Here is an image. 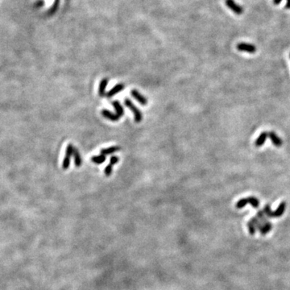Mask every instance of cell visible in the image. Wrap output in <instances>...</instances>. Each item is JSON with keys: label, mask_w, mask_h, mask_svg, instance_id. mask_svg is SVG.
<instances>
[{"label": "cell", "mask_w": 290, "mask_h": 290, "mask_svg": "<svg viewBox=\"0 0 290 290\" xmlns=\"http://www.w3.org/2000/svg\"><path fill=\"white\" fill-rule=\"evenodd\" d=\"M236 48L240 52H244V53H255L256 52V47L252 44L244 43L241 42L237 44Z\"/></svg>", "instance_id": "cell-4"}, {"label": "cell", "mask_w": 290, "mask_h": 290, "mask_svg": "<svg viewBox=\"0 0 290 290\" xmlns=\"http://www.w3.org/2000/svg\"><path fill=\"white\" fill-rule=\"evenodd\" d=\"M285 8H286V9H290V0H287Z\"/></svg>", "instance_id": "cell-23"}, {"label": "cell", "mask_w": 290, "mask_h": 290, "mask_svg": "<svg viewBox=\"0 0 290 290\" xmlns=\"http://www.w3.org/2000/svg\"><path fill=\"white\" fill-rule=\"evenodd\" d=\"M285 208H286V203L283 201L280 204V205L278 206V208L276 209V211L272 212L270 209V205H266L263 209V211L265 213V214L266 215L268 218H278L280 217L281 215L284 214V210H285Z\"/></svg>", "instance_id": "cell-1"}, {"label": "cell", "mask_w": 290, "mask_h": 290, "mask_svg": "<svg viewBox=\"0 0 290 290\" xmlns=\"http://www.w3.org/2000/svg\"><path fill=\"white\" fill-rule=\"evenodd\" d=\"M225 3L230 10L232 11L235 15L240 16L243 13V8L235 2V0H225Z\"/></svg>", "instance_id": "cell-3"}, {"label": "cell", "mask_w": 290, "mask_h": 290, "mask_svg": "<svg viewBox=\"0 0 290 290\" xmlns=\"http://www.w3.org/2000/svg\"><path fill=\"white\" fill-rule=\"evenodd\" d=\"M124 104L126 105V107H128L131 111H132V113L134 114L135 121H136V122H140L143 120L142 112H141V111H140V110H139V109L137 108L136 106H135L134 103L131 102V100H130L129 99H126L124 100Z\"/></svg>", "instance_id": "cell-2"}, {"label": "cell", "mask_w": 290, "mask_h": 290, "mask_svg": "<svg viewBox=\"0 0 290 290\" xmlns=\"http://www.w3.org/2000/svg\"><path fill=\"white\" fill-rule=\"evenodd\" d=\"M247 203H249L248 198H247V197H246V198H242V199L239 200V201H237L235 206H236L237 209H242V208L244 207L245 205H247Z\"/></svg>", "instance_id": "cell-16"}, {"label": "cell", "mask_w": 290, "mask_h": 290, "mask_svg": "<svg viewBox=\"0 0 290 290\" xmlns=\"http://www.w3.org/2000/svg\"><path fill=\"white\" fill-rule=\"evenodd\" d=\"M112 105L114 108H115V112H116V114L118 116L122 117V115H124V109H123L122 106L120 104V103L118 101H113Z\"/></svg>", "instance_id": "cell-10"}, {"label": "cell", "mask_w": 290, "mask_h": 290, "mask_svg": "<svg viewBox=\"0 0 290 290\" xmlns=\"http://www.w3.org/2000/svg\"><path fill=\"white\" fill-rule=\"evenodd\" d=\"M268 136H269V133L266 132V131H264V132L261 133V134L260 135V136L256 139L255 142V147H258L259 148V147L262 146L263 144L265 143V141H266Z\"/></svg>", "instance_id": "cell-9"}, {"label": "cell", "mask_w": 290, "mask_h": 290, "mask_svg": "<svg viewBox=\"0 0 290 290\" xmlns=\"http://www.w3.org/2000/svg\"><path fill=\"white\" fill-rule=\"evenodd\" d=\"M289 58H290V54H289Z\"/></svg>", "instance_id": "cell-24"}, {"label": "cell", "mask_w": 290, "mask_h": 290, "mask_svg": "<svg viewBox=\"0 0 290 290\" xmlns=\"http://www.w3.org/2000/svg\"><path fill=\"white\" fill-rule=\"evenodd\" d=\"M247 226H248V229L250 234H251V235H254L255 232V226L252 223H251V222H249Z\"/></svg>", "instance_id": "cell-20"}, {"label": "cell", "mask_w": 290, "mask_h": 290, "mask_svg": "<svg viewBox=\"0 0 290 290\" xmlns=\"http://www.w3.org/2000/svg\"><path fill=\"white\" fill-rule=\"evenodd\" d=\"M131 94L132 95L133 98H134L136 100L138 101L139 103L141 105H143V106H146L147 103H148V100L146 99V98L144 96H143L140 93H139L136 90H132L131 91Z\"/></svg>", "instance_id": "cell-6"}, {"label": "cell", "mask_w": 290, "mask_h": 290, "mask_svg": "<svg viewBox=\"0 0 290 290\" xmlns=\"http://www.w3.org/2000/svg\"><path fill=\"white\" fill-rule=\"evenodd\" d=\"M108 84V79L107 78H103L101 81L100 84H99V94L100 97H103L105 95V90Z\"/></svg>", "instance_id": "cell-12"}, {"label": "cell", "mask_w": 290, "mask_h": 290, "mask_svg": "<svg viewBox=\"0 0 290 290\" xmlns=\"http://www.w3.org/2000/svg\"><path fill=\"white\" fill-rule=\"evenodd\" d=\"M269 138H270V140H272V143L273 144V145H275L276 147H280L282 145V140H281L274 131H270V132H269Z\"/></svg>", "instance_id": "cell-7"}, {"label": "cell", "mask_w": 290, "mask_h": 290, "mask_svg": "<svg viewBox=\"0 0 290 290\" xmlns=\"http://www.w3.org/2000/svg\"><path fill=\"white\" fill-rule=\"evenodd\" d=\"M119 150H120V147H118V146L110 147V148L102 149V150H101V155H103V156H107V155H111V154H113V153H115V152H118Z\"/></svg>", "instance_id": "cell-11"}, {"label": "cell", "mask_w": 290, "mask_h": 290, "mask_svg": "<svg viewBox=\"0 0 290 290\" xmlns=\"http://www.w3.org/2000/svg\"><path fill=\"white\" fill-rule=\"evenodd\" d=\"M118 160H119V158L118 156H111V160H110V164H112V165H115V164L118 163Z\"/></svg>", "instance_id": "cell-21"}, {"label": "cell", "mask_w": 290, "mask_h": 290, "mask_svg": "<svg viewBox=\"0 0 290 290\" xmlns=\"http://www.w3.org/2000/svg\"><path fill=\"white\" fill-rule=\"evenodd\" d=\"M102 115H103V117H105V118L109 119V120L114 121V122L118 121L120 118V117L118 116L117 114H114V113L108 111V110H103L102 111Z\"/></svg>", "instance_id": "cell-8"}, {"label": "cell", "mask_w": 290, "mask_h": 290, "mask_svg": "<svg viewBox=\"0 0 290 290\" xmlns=\"http://www.w3.org/2000/svg\"><path fill=\"white\" fill-rule=\"evenodd\" d=\"M281 2H282V0H273V4L274 5H279Z\"/></svg>", "instance_id": "cell-22"}, {"label": "cell", "mask_w": 290, "mask_h": 290, "mask_svg": "<svg viewBox=\"0 0 290 290\" xmlns=\"http://www.w3.org/2000/svg\"><path fill=\"white\" fill-rule=\"evenodd\" d=\"M124 88H125L124 84H122V83H119V84H117L115 86L113 87V88L111 90H109L108 92H107V94H106V95H107V98H108V99H110V98H112L113 96H115V94H118L119 92H121V91H122V90L124 89Z\"/></svg>", "instance_id": "cell-5"}, {"label": "cell", "mask_w": 290, "mask_h": 290, "mask_svg": "<svg viewBox=\"0 0 290 290\" xmlns=\"http://www.w3.org/2000/svg\"><path fill=\"white\" fill-rule=\"evenodd\" d=\"M73 157H74V164L77 167H80L82 164V160H81V155L79 152L78 149L77 148H74L73 150Z\"/></svg>", "instance_id": "cell-13"}, {"label": "cell", "mask_w": 290, "mask_h": 290, "mask_svg": "<svg viewBox=\"0 0 290 290\" xmlns=\"http://www.w3.org/2000/svg\"><path fill=\"white\" fill-rule=\"evenodd\" d=\"M272 223L267 222V223L263 224V227H261V229L260 230V233L262 234V235H266L267 233L269 232V231L272 230Z\"/></svg>", "instance_id": "cell-15"}, {"label": "cell", "mask_w": 290, "mask_h": 290, "mask_svg": "<svg viewBox=\"0 0 290 290\" xmlns=\"http://www.w3.org/2000/svg\"><path fill=\"white\" fill-rule=\"evenodd\" d=\"M69 165H70V158L65 156L63 162H62V168L64 170H67L69 168Z\"/></svg>", "instance_id": "cell-18"}, {"label": "cell", "mask_w": 290, "mask_h": 290, "mask_svg": "<svg viewBox=\"0 0 290 290\" xmlns=\"http://www.w3.org/2000/svg\"><path fill=\"white\" fill-rule=\"evenodd\" d=\"M112 169H113V165L111 164H109L106 167L104 170V173L105 175L107 176V177H110L111 175V173H112Z\"/></svg>", "instance_id": "cell-19"}, {"label": "cell", "mask_w": 290, "mask_h": 290, "mask_svg": "<svg viewBox=\"0 0 290 290\" xmlns=\"http://www.w3.org/2000/svg\"><path fill=\"white\" fill-rule=\"evenodd\" d=\"M106 160V156L100 155V156H94L91 157V161L96 164H101L104 163Z\"/></svg>", "instance_id": "cell-14"}, {"label": "cell", "mask_w": 290, "mask_h": 290, "mask_svg": "<svg viewBox=\"0 0 290 290\" xmlns=\"http://www.w3.org/2000/svg\"><path fill=\"white\" fill-rule=\"evenodd\" d=\"M247 198H248V202L252 205L253 207L256 209V208H258L259 206H260V201H259V200L257 199L256 197H247Z\"/></svg>", "instance_id": "cell-17"}]
</instances>
